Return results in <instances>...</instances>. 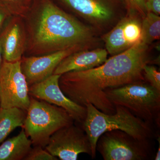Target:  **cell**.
Instances as JSON below:
<instances>
[{
    "label": "cell",
    "instance_id": "5bb4252c",
    "mask_svg": "<svg viewBox=\"0 0 160 160\" xmlns=\"http://www.w3.org/2000/svg\"><path fill=\"white\" fill-rule=\"evenodd\" d=\"M108 54L106 49L101 48L75 52L61 61L53 74L62 75L69 72L92 69L102 64L107 60Z\"/></svg>",
    "mask_w": 160,
    "mask_h": 160
},
{
    "label": "cell",
    "instance_id": "cb8c5ba5",
    "mask_svg": "<svg viewBox=\"0 0 160 160\" xmlns=\"http://www.w3.org/2000/svg\"><path fill=\"white\" fill-rule=\"evenodd\" d=\"M3 57L2 52V38L0 36V69L2 67V65L3 62Z\"/></svg>",
    "mask_w": 160,
    "mask_h": 160
},
{
    "label": "cell",
    "instance_id": "8992f818",
    "mask_svg": "<svg viewBox=\"0 0 160 160\" xmlns=\"http://www.w3.org/2000/svg\"><path fill=\"white\" fill-rule=\"evenodd\" d=\"M97 150L104 160H148L152 155L150 139H138L120 130L102 134L97 142Z\"/></svg>",
    "mask_w": 160,
    "mask_h": 160
},
{
    "label": "cell",
    "instance_id": "ffe728a7",
    "mask_svg": "<svg viewBox=\"0 0 160 160\" xmlns=\"http://www.w3.org/2000/svg\"><path fill=\"white\" fill-rule=\"evenodd\" d=\"M146 0H125L127 7L129 11L132 12H137L143 18L146 16L147 13L146 6Z\"/></svg>",
    "mask_w": 160,
    "mask_h": 160
},
{
    "label": "cell",
    "instance_id": "2e32d148",
    "mask_svg": "<svg viewBox=\"0 0 160 160\" xmlns=\"http://www.w3.org/2000/svg\"><path fill=\"white\" fill-rule=\"evenodd\" d=\"M26 111L19 108H1L0 110V144L18 127H22Z\"/></svg>",
    "mask_w": 160,
    "mask_h": 160
},
{
    "label": "cell",
    "instance_id": "30bf717a",
    "mask_svg": "<svg viewBox=\"0 0 160 160\" xmlns=\"http://www.w3.org/2000/svg\"><path fill=\"white\" fill-rule=\"evenodd\" d=\"M106 50L113 56L129 49L142 40V23L133 14L119 21L104 37Z\"/></svg>",
    "mask_w": 160,
    "mask_h": 160
},
{
    "label": "cell",
    "instance_id": "7c38bea8",
    "mask_svg": "<svg viewBox=\"0 0 160 160\" xmlns=\"http://www.w3.org/2000/svg\"><path fill=\"white\" fill-rule=\"evenodd\" d=\"M1 37L4 61L9 62L21 61L26 46V29L22 18L12 16Z\"/></svg>",
    "mask_w": 160,
    "mask_h": 160
},
{
    "label": "cell",
    "instance_id": "603a6c76",
    "mask_svg": "<svg viewBox=\"0 0 160 160\" xmlns=\"http://www.w3.org/2000/svg\"><path fill=\"white\" fill-rule=\"evenodd\" d=\"M12 12L6 6H0V30L6 21L13 16Z\"/></svg>",
    "mask_w": 160,
    "mask_h": 160
},
{
    "label": "cell",
    "instance_id": "d4e9b609",
    "mask_svg": "<svg viewBox=\"0 0 160 160\" xmlns=\"http://www.w3.org/2000/svg\"><path fill=\"white\" fill-rule=\"evenodd\" d=\"M158 141L159 142V146L158 147L157 152L156 153L155 157V160H160V138L159 136L158 137Z\"/></svg>",
    "mask_w": 160,
    "mask_h": 160
},
{
    "label": "cell",
    "instance_id": "e0dca14e",
    "mask_svg": "<svg viewBox=\"0 0 160 160\" xmlns=\"http://www.w3.org/2000/svg\"><path fill=\"white\" fill-rule=\"evenodd\" d=\"M160 38V16L148 12L142 22L141 42L148 45Z\"/></svg>",
    "mask_w": 160,
    "mask_h": 160
},
{
    "label": "cell",
    "instance_id": "9a60e30c",
    "mask_svg": "<svg viewBox=\"0 0 160 160\" xmlns=\"http://www.w3.org/2000/svg\"><path fill=\"white\" fill-rule=\"evenodd\" d=\"M32 145L22 128L18 135L4 141L0 145V160H24Z\"/></svg>",
    "mask_w": 160,
    "mask_h": 160
},
{
    "label": "cell",
    "instance_id": "7a4b0ae2",
    "mask_svg": "<svg viewBox=\"0 0 160 160\" xmlns=\"http://www.w3.org/2000/svg\"><path fill=\"white\" fill-rule=\"evenodd\" d=\"M26 32L24 56H40L67 49H87L91 29L51 0H40L22 18Z\"/></svg>",
    "mask_w": 160,
    "mask_h": 160
},
{
    "label": "cell",
    "instance_id": "ba28073f",
    "mask_svg": "<svg viewBox=\"0 0 160 160\" xmlns=\"http://www.w3.org/2000/svg\"><path fill=\"white\" fill-rule=\"evenodd\" d=\"M45 149L62 160H76L81 153L92 156L90 141L82 128L71 124L54 132Z\"/></svg>",
    "mask_w": 160,
    "mask_h": 160
},
{
    "label": "cell",
    "instance_id": "4fadbf2b",
    "mask_svg": "<svg viewBox=\"0 0 160 160\" xmlns=\"http://www.w3.org/2000/svg\"><path fill=\"white\" fill-rule=\"evenodd\" d=\"M89 22L102 26L110 22L114 15L110 0H60Z\"/></svg>",
    "mask_w": 160,
    "mask_h": 160
},
{
    "label": "cell",
    "instance_id": "277c9868",
    "mask_svg": "<svg viewBox=\"0 0 160 160\" xmlns=\"http://www.w3.org/2000/svg\"><path fill=\"white\" fill-rule=\"evenodd\" d=\"M106 97L114 106L119 105L152 125L159 126L160 91L143 80L108 89Z\"/></svg>",
    "mask_w": 160,
    "mask_h": 160
},
{
    "label": "cell",
    "instance_id": "52a82bcc",
    "mask_svg": "<svg viewBox=\"0 0 160 160\" xmlns=\"http://www.w3.org/2000/svg\"><path fill=\"white\" fill-rule=\"evenodd\" d=\"M29 86L21 70V61H3L0 69L1 108H19L27 111L30 102Z\"/></svg>",
    "mask_w": 160,
    "mask_h": 160
},
{
    "label": "cell",
    "instance_id": "7402d4cb",
    "mask_svg": "<svg viewBox=\"0 0 160 160\" xmlns=\"http://www.w3.org/2000/svg\"><path fill=\"white\" fill-rule=\"evenodd\" d=\"M145 6L147 12L160 16V0H146Z\"/></svg>",
    "mask_w": 160,
    "mask_h": 160
},
{
    "label": "cell",
    "instance_id": "5b68a950",
    "mask_svg": "<svg viewBox=\"0 0 160 160\" xmlns=\"http://www.w3.org/2000/svg\"><path fill=\"white\" fill-rule=\"evenodd\" d=\"M74 122L65 109L30 97L22 128L33 146L45 148L52 135Z\"/></svg>",
    "mask_w": 160,
    "mask_h": 160
},
{
    "label": "cell",
    "instance_id": "8fae6325",
    "mask_svg": "<svg viewBox=\"0 0 160 160\" xmlns=\"http://www.w3.org/2000/svg\"><path fill=\"white\" fill-rule=\"evenodd\" d=\"M78 51L70 49L40 56H23L21 60V70L29 86L42 82L53 74L62 60Z\"/></svg>",
    "mask_w": 160,
    "mask_h": 160
},
{
    "label": "cell",
    "instance_id": "9c48e42d",
    "mask_svg": "<svg viewBox=\"0 0 160 160\" xmlns=\"http://www.w3.org/2000/svg\"><path fill=\"white\" fill-rule=\"evenodd\" d=\"M61 75H52L44 81L29 86V95L32 97L63 108L74 122L82 125L86 118V107L75 103L63 93L59 84Z\"/></svg>",
    "mask_w": 160,
    "mask_h": 160
},
{
    "label": "cell",
    "instance_id": "6da1fadb",
    "mask_svg": "<svg viewBox=\"0 0 160 160\" xmlns=\"http://www.w3.org/2000/svg\"><path fill=\"white\" fill-rule=\"evenodd\" d=\"M148 47L141 42L97 67L61 75L60 88L67 98L78 105L86 107L91 104L104 113L113 114L115 107L105 91L144 80L143 68L149 62Z\"/></svg>",
    "mask_w": 160,
    "mask_h": 160
},
{
    "label": "cell",
    "instance_id": "d6986e66",
    "mask_svg": "<svg viewBox=\"0 0 160 160\" xmlns=\"http://www.w3.org/2000/svg\"><path fill=\"white\" fill-rule=\"evenodd\" d=\"M25 160H58V158L40 146H34L24 159Z\"/></svg>",
    "mask_w": 160,
    "mask_h": 160
},
{
    "label": "cell",
    "instance_id": "ac0fdd59",
    "mask_svg": "<svg viewBox=\"0 0 160 160\" xmlns=\"http://www.w3.org/2000/svg\"><path fill=\"white\" fill-rule=\"evenodd\" d=\"M143 73L147 82L160 91V72L156 68L146 64L143 68Z\"/></svg>",
    "mask_w": 160,
    "mask_h": 160
},
{
    "label": "cell",
    "instance_id": "3957f363",
    "mask_svg": "<svg viewBox=\"0 0 160 160\" xmlns=\"http://www.w3.org/2000/svg\"><path fill=\"white\" fill-rule=\"evenodd\" d=\"M114 106L115 112L108 114L100 111L91 104L86 106V118L82 128L91 144L92 158H95L98 139L106 132L120 130L140 140L150 139L156 136L154 125L136 116L123 106Z\"/></svg>",
    "mask_w": 160,
    "mask_h": 160
},
{
    "label": "cell",
    "instance_id": "44dd1931",
    "mask_svg": "<svg viewBox=\"0 0 160 160\" xmlns=\"http://www.w3.org/2000/svg\"><path fill=\"white\" fill-rule=\"evenodd\" d=\"M12 3L11 10L13 15L24 17L30 7L23 3L27 0H6Z\"/></svg>",
    "mask_w": 160,
    "mask_h": 160
},
{
    "label": "cell",
    "instance_id": "484cf974",
    "mask_svg": "<svg viewBox=\"0 0 160 160\" xmlns=\"http://www.w3.org/2000/svg\"><path fill=\"white\" fill-rule=\"evenodd\" d=\"M1 109V102H0V110Z\"/></svg>",
    "mask_w": 160,
    "mask_h": 160
}]
</instances>
